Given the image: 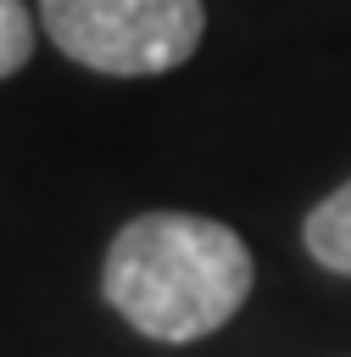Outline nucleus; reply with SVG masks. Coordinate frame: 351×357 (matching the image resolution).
Listing matches in <instances>:
<instances>
[{"mask_svg": "<svg viewBox=\"0 0 351 357\" xmlns=\"http://www.w3.org/2000/svg\"><path fill=\"white\" fill-rule=\"evenodd\" d=\"M256 284L245 240L195 212H139L117 229L100 290L106 301L150 340H201L223 329Z\"/></svg>", "mask_w": 351, "mask_h": 357, "instance_id": "nucleus-1", "label": "nucleus"}, {"mask_svg": "<svg viewBox=\"0 0 351 357\" xmlns=\"http://www.w3.org/2000/svg\"><path fill=\"white\" fill-rule=\"evenodd\" d=\"M39 22L61 56L111 78L173 73L206 33L201 0H39Z\"/></svg>", "mask_w": 351, "mask_h": 357, "instance_id": "nucleus-2", "label": "nucleus"}, {"mask_svg": "<svg viewBox=\"0 0 351 357\" xmlns=\"http://www.w3.org/2000/svg\"><path fill=\"white\" fill-rule=\"evenodd\" d=\"M301 240H306V251H312V262H318V268H329V273H345V279H351V178L306 212Z\"/></svg>", "mask_w": 351, "mask_h": 357, "instance_id": "nucleus-3", "label": "nucleus"}, {"mask_svg": "<svg viewBox=\"0 0 351 357\" xmlns=\"http://www.w3.org/2000/svg\"><path fill=\"white\" fill-rule=\"evenodd\" d=\"M33 56V17L22 0H0V78H11Z\"/></svg>", "mask_w": 351, "mask_h": 357, "instance_id": "nucleus-4", "label": "nucleus"}]
</instances>
